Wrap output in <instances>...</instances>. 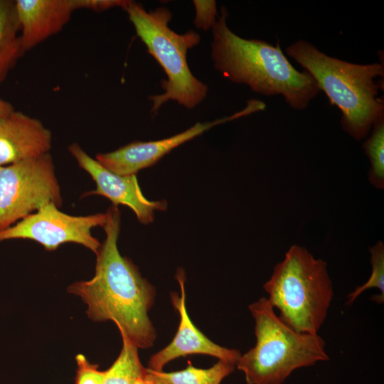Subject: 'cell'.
I'll list each match as a JSON object with an SVG mask.
<instances>
[{
    "instance_id": "7",
    "label": "cell",
    "mask_w": 384,
    "mask_h": 384,
    "mask_svg": "<svg viewBox=\"0 0 384 384\" xmlns=\"http://www.w3.org/2000/svg\"><path fill=\"white\" fill-rule=\"evenodd\" d=\"M48 203L63 204L50 153L0 166V232Z\"/></svg>"
},
{
    "instance_id": "16",
    "label": "cell",
    "mask_w": 384,
    "mask_h": 384,
    "mask_svg": "<svg viewBox=\"0 0 384 384\" xmlns=\"http://www.w3.org/2000/svg\"><path fill=\"white\" fill-rule=\"evenodd\" d=\"M235 365L219 360L208 368H198L188 362V366L174 372L154 371V374L170 384H220L231 374Z\"/></svg>"
},
{
    "instance_id": "10",
    "label": "cell",
    "mask_w": 384,
    "mask_h": 384,
    "mask_svg": "<svg viewBox=\"0 0 384 384\" xmlns=\"http://www.w3.org/2000/svg\"><path fill=\"white\" fill-rule=\"evenodd\" d=\"M68 151L96 184V188L85 192L83 197L98 195L108 198L112 206H126L144 225L154 221L155 211L166 210V201H151L143 194L137 175H119L110 171L86 153L78 143L70 144Z\"/></svg>"
},
{
    "instance_id": "5",
    "label": "cell",
    "mask_w": 384,
    "mask_h": 384,
    "mask_svg": "<svg viewBox=\"0 0 384 384\" xmlns=\"http://www.w3.org/2000/svg\"><path fill=\"white\" fill-rule=\"evenodd\" d=\"M263 287L284 323L298 332L318 334L334 297L325 261L293 245Z\"/></svg>"
},
{
    "instance_id": "11",
    "label": "cell",
    "mask_w": 384,
    "mask_h": 384,
    "mask_svg": "<svg viewBox=\"0 0 384 384\" xmlns=\"http://www.w3.org/2000/svg\"><path fill=\"white\" fill-rule=\"evenodd\" d=\"M181 293H171V303L179 314L177 332L171 342L154 353L149 361V369L162 371L170 361L191 354H204L236 365L241 353L238 350L220 346L208 338L191 321L186 304V274L182 269L176 274Z\"/></svg>"
},
{
    "instance_id": "21",
    "label": "cell",
    "mask_w": 384,
    "mask_h": 384,
    "mask_svg": "<svg viewBox=\"0 0 384 384\" xmlns=\"http://www.w3.org/2000/svg\"><path fill=\"white\" fill-rule=\"evenodd\" d=\"M130 0H70L75 11L80 9L102 12L112 8L120 7L123 9Z\"/></svg>"
},
{
    "instance_id": "6",
    "label": "cell",
    "mask_w": 384,
    "mask_h": 384,
    "mask_svg": "<svg viewBox=\"0 0 384 384\" xmlns=\"http://www.w3.org/2000/svg\"><path fill=\"white\" fill-rule=\"evenodd\" d=\"M124 10L147 52L167 77L161 82L164 92L149 97L152 102L151 112H157L170 100L189 110L198 105L206 98L208 87L192 74L187 53L199 43L200 35L194 31L180 34L171 29L172 14L166 7L147 11L142 4L130 1Z\"/></svg>"
},
{
    "instance_id": "13",
    "label": "cell",
    "mask_w": 384,
    "mask_h": 384,
    "mask_svg": "<svg viewBox=\"0 0 384 384\" xmlns=\"http://www.w3.org/2000/svg\"><path fill=\"white\" fill-rule=\"evenodd\" d=\"M23 53L60 32L74 10L70 0H15Z\"/></svg>"
},
{
    "instance_id": "9",
    "label": "cell",
    "mask_w": 384,
    "mask_h": 384,
    "mask_svg": "<svg viewBox=\"0 0 384 384\" xmlns=\"http://www.w3.org/2000/svg\"><path fill=\"white\" fill-rule=\"evenodd\" d=\"M260 104L250 100L242 110L208 122H196L185 131L170 137L154 141H134L119 149L99 153L95 159L104 167L119 175H136L138 171L159 161L166 154L183 143L202 134L214 126L260 112Z\"/></svg>"
},
{
    "instance_id": "23",
    "label": "cell",
    "mask_w": 384,
    "mask_h": 384,
    "mask_svg": "<svg viewBox=\"0 0 384 384\" xmlns=\"http://www.w3.org/2000/svg\"><path fill=\"white\" fill-rule=\"evenodd\" d=\"M14 110L13 105L0 97V119Z\"/></svg>"
},
{
    "instance_id": "3",
    "label": "cell",
    "mask_w": 384,
    "mask_h": 384,
    "mask_svg": "<svg viewBox=\"0 0 384 384\" xmlns=\"http://www.w3.org/2000/svg\"><path fill=\"white\" fill-rule=\"evenodd\" d=\"M287 54L315 80L331 105L341 113L343 130L356 140L364 139L373 125L384 119L383 64H356L331 57L313 44L299 40L286 48Z\"/></svg>"
},
{
    "instance_id": "18",
    "label": "cell",
    "mask_w": 384,
    "mask_h": 384,
    "mask_svg": "<svg viewBox=\"0 0 384 384\" xmlns=\"http://www.w3.org/2000/svg\"><path fill=\"white\" fill-rule=\"evenodd\" d=\"M372 272L368 281L355 289L348 296L347 304H352L363 292L368 289L376 288L380 294L374 299L375 302L381 304L384 301V245L378 241L369 249Z\"/></svg>"
},
{
    "instance_id": "19",
    "label": "cell",
    "mask_w": 384,
    "mask_h": 384,
    "mask_svg": "<svg viewBox=\"0 0 384 384\" xmlns=\"http://www.w3.org/2000/svg\"><path fill=\"white\" fill-rule=\"evenodd\" d=\"M75 384H103L104 371L92 364L82 354L77 355Z\"/></svg>"
},
{
    "instance_id": "17",
    "label": "cell",
    "mask_w": 384,
    "mask_h": 384,
    "mask_svg": "<svg viewBox=\"0 0 384 384\" xmlns=\"http://www.w3.org/2000/svg\"><path fill=\"white\" fill-rule=\"evenodd\" d=\"M363 148L370 163L369 181L375 188L383 189L384 187V119L379 120L373 125L371 134L363 144Z\"/></svg>"
},
{
    "instance_id": "4",
    "label": "cell",
    "mask_w": 384,
    "mask_h": 384,
    "mask_svg": "<svg viewBox=\"0 0 384 384\" xmlns=\"http://www.w3.org/2000/svg\"><path fill=\"white\" fill-rule=\"evenodd\" d=\"M255 320V345L236 363L247 384H282L296 369L329 359L317 334L294 331L275 313L266 297L249 306Z\"/></svg>"
},
{
    "instance_id": "2",
    "label": "cell",
    "mask_w": 384,
    "mask_h": 384,
    "mask_svg": "<svg viewBox=\"0 0 384 384\" xmlns=\"http://www.w3.org/2000/svg\"><path fill=\"white\" fill-rule=\"evenodd\" d=\"M228 9L223 6L211 28L214 68L234 83L247 85L265 96L281 95L294 110L306 108L320 92L314 78L293 67L279 42L273 46L235 34L228 26Z\"/></svg>"
},
{
    "instance_id": "14",
    "label": "cell",
    "mask_w": 384,
    "mask_h": 384,
    "mask_svg": "<svg viewBox=\"0 0 384 384\" xmlns=\"http://www.w3.org/2000/svg\"><path fill=\"white\" fill-rule=\"evenodd\" d=\"M23 54L15 0H0V85Z\"/></svg>"
},
{
    "instance_id": "15",
    "label": "cell",
    "mask_w": 384,
    "mask_h": 384,
    "mask_svg": "<svg viewBox=\"0 0 384 384\" xmlns=\"http://www.w3.org/2000/svg\"><path fill=\"white\" fill-rule=\"evenodd\" d=\"M121 352L112 365L104 371L103 384H143L147 374L139 358L138 348L119 331Z\"/></svg>"
},
{
    "instance_id": "1",
    "label": "cell",
    "mask_w": 384,
    "mask_h": 384,
    "mask_svg": "<svg viewBox=\"0 0 384 384\" xmlns=\"http://www.w3.org/2000/svg\"><path fill=\"white\" fill-rule=\"evenodd\" d=\"M106 213L105 238L96 254L95 275L70 284L68 292L87 304L90 319L112 321L138 348H147L153 346L156 336L148 316L155 289L119 251L121 213L118 206H110Z\"/></svg>"
},
{
    "instance_id": "20",
    "label": "cell",
    "mask_w": 384,
    "mask_h": 384,
    "mask_svg": "<svg viewBox=\"0 0 384 384\" xmlns=\"http://www.w3.org/2000/svg\"><path fill=\"white\" fill-rule=\"evenodd\" d=\"M196 9L194 24L197 28L205 31L212 28L218 14L215 1H193Z\"/></svg>"
},
{
    "instance_id": "8",
    "label": "cell",
    "mask_w": 384,
    "mask_h": 384,
    "mask_svg": "<svg viewBox=\"0 0 384 384\" xmlns=\"http://www.w3.org/2000/svg\"><path fill=\"white\" fill-rule=\"evenodd\" d=\"M106 221V212L71 215L60 210L54 203H48L1 231L0 242L28 239L38 242L48 251L55 250L64 243L73 242L96 255L101 243L91 230L96 227L103 228Z\"/></svg>"
},
{
    "instance_id": "22",
    "label": "cell",
    "mask_w": 384,
    "mask_h": 384,
    "mask_svg": "<svg viewBox=\"0 0 384 384\" xmlns=\"http://www.w3.org/2000/svg\"><path fill=\"white\" fill-rule=\"evenodd\" d=\"M143 384H170L147 368V374Z\"/></svg>"
},
{
    "instance_id": "12",
    "label": "cell",
    "mask_w": 384,
    "mask_h": 384,
    "mask_svg": "<svg viewBox=\"0 0 384 384\" xmlns=\"http://www.w3.org/2000/svg\"><path fill=\"white\" fill-rule=\"evenodd\" d=\"M52 134L38 119L14 110L0 119V166L49 153Z\"/></svg>"
}]
</instances>
